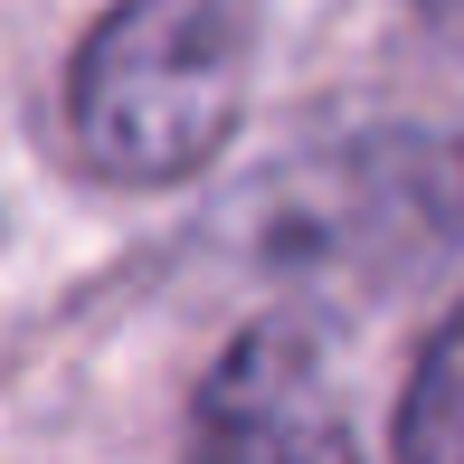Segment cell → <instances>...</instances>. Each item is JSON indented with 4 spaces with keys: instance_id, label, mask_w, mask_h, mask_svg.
Instances as JSON below:
<instances>
[{
    "instance_id": "cell-1",
    "label": "cell",
    "mask_w": 464,
    "mask_h": 464,
    "mask_svg": "<svg viewBox=\"0 0 464 464\" xmlns=\"http://www.w3.org/2000/svg\"><path fill=\"white\" fill-rule=\"evenodd\" d=\"M227 218L266 276L370 304L464 246V142L427 123L351 133L266 171Z\"/></svg>"
},
{
    "instance_id": "cell-2",
    "label": "cell",
    "mask_w": 464,
    "mask_h": 464,
    "mask_svg": "<svg viewBox=\"0 0 464 464\" xmlns=\"http://www.w3.org/2000/svg\"><path fill=\"white\" fill-rule=\"evenodd\" d=\"M246 104L237 0H114L67 67V133L123 189L189 180Z\"/></svg>"
},
{
    "instance_id": "cell-3",
    "label": "cell",
    "mask_w": 464,
    "mask_h": 464,
    "mask_svg": "<svg viewBox=\"0 0 464 464\" xmlns=\"http://www.w3.org/2000/svg\"><path fill=\"white\" fill-rule=\"evenodd\" d=\"M189 464H361L323 332L304 313H266L218 351L189 398Z\"/></svg>"
},
{
    "instance_id": "cell-4",
    "label": "cell",
    "mask_w": 464,
    "mask_h": 464,
    "mask_svg": "<svg viewBox=\"0 0 464 464\" xmlns=\"http://www.w3.org/2000/svg\"><path fill=\"white\" fill-rule=\"evenodd\" d=\"M398 464H464V304L417 351L408 398H398Z\"/></svg>"
}]
</instances>
